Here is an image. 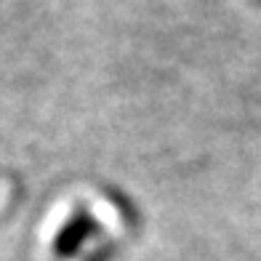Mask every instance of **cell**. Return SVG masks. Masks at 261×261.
<instances>
[]
</instances>
